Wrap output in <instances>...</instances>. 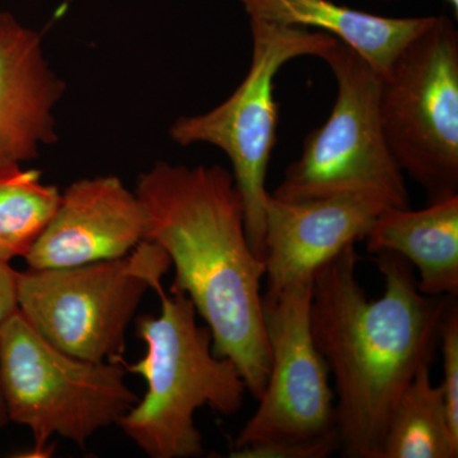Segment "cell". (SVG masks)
<instances>
[{
    "label": "cell",
    "mask_w": 458,
    "mask_h": 458,
    "mask_svg": "<svg viewBox=\"0 0 458 458\" xmlns=\"http://www.w3.org/2000/svg\"><path fill=\"white\" fill-rule=\"evenodd\" d=\"M385 294L370 301L357 278L355 243L313 276V340L336 387L337 448L344 457L379 458L388 421L423 366H432L454 297L418 288L412 265L375 254Z\"/></svg>",
    "instance_id": "1"
},
{
    "label": "cell",
    "mask_w": 458,
    "mask_h": 458,
    "mask_svg": "<svg viewBox=\"0 0 458 458\" xmlns=\"http://www.w3.org/2000/svg\"><path fill=\"white\" fill-rule=\"evenodd\" d=\"M147 240L174 267L171 292L194 304L213 339L214 354L233 361L247 391L260 399L270 370L262 318L265 262L247 237L245 208L222 165L158 162L138 180Z\"/></svg>",
    "instance_id": "2"
},
{
    "label": "cell",
    "mask_w": 458,
    "mask_h": 458,
    "mask_svg": "<svg viewBox=\"0 0 458 458\" xmlns=\"http://www.w3.org/2000/svg\"><path fill=\"white\" fill-rule=\"evenodd\" d=\"M158 316H140L135 331L147 352L126 372L144 378L147 391L119 421L123 434L147 456L191 458L203 456V437L195 427L198 409L208 406L218 414H236L247 393L233 361L214 354L209 328L200 327L194 304L179 292L165 293Z\"/></svg>",
    "instance_id": "3"
},
{
    "label": "cell",
    "mask_w": 458,
    "mask_h": 458,
    "mask_svg": "<svg viewBox=\"0 0 458 458\" xmlns=\"http://www.w3.org/2000/svg\"><path fill=\"white\" fill-rule=\"evenodd\" d=\"M120 361H89L60 351L21 315L0 327V393L9 421L32 434L29 457H47L53 437L84 448L119 424L137 396Z\"/></svg>",
    "instance_id": "4"
},
{
    "label": "cell",
    "mask_w": 458,
    "mask_h": 458,
    "mask_svg": "<svg viewBox=\"0 0 458 458\" xmlns=\"http://www.w3.org/2000/svg\"><path fill=\"white\" fill-rule=\"evenodd\" d=\"M171 261L144 241L114 260L18 274V311L51 345L89 361L123 358L128 328Z\"/></svg>",
    "instance_id": "5"
},
{
    "label": "cell",
    "mask_w": 458,
    "mask_h": 458,
    "mask_svg": "<svg viewBox=\"0 0 458 458\" xmlns=\"http://www.w3.org/2000/svg\"><path fill=\"white\" fill-rule=\"evenodd\" d=\"M252 59L245 80L219 106L192 116H182L170 129V137L182 147L209 144L227 155L232 176L245 208L250 245L264 261L265 186L276 140L279 106L274 81L280 69L301 56L321 55L337 40L304 27L279 25L250 18Z\"/></svg>",
    "instance_id": "6"
},
{
    "label": "cell",
    "mask_w": 458,
    "mask_h": 458,
    "mask_svg": "<svg viewBox=\"0 0 458 458\" xmlns=\"http://www.w3.org/2000/svg\"><path fill=\"white\" fill-rule=\"evenodd\" d=\"M386 143L429 203L458 195V32L433 17L378 77Z\"/></svg>",
    "instance_id": "7"
},
{
    "label": "cell",
    "mask_w": 458,
    "mask_h": 458,
    "mask_svg": "<svg viewBox=\"0 0 458 458\" xmlns=\"http://www.w3.org/2000/svg\"><path fill=\"white\" fill-rule=\"evenodd\" d=\"M336 80V99L324 125L303 143L271 197L280 200L361 195L408 208L403 171L394 162L378 113V77L369 63L336 40L319 55Z\"/></svg>",
    "instance_id": "8"
},
{
    "label": "cell",
    "mask_w": 458,
    "mask_h": 458,
    "mask_svg": "<svg viewBox=\"0 0 458 458\" xmlns=\"http://www.w3.org/2000/svg\"><path fill=\"white\" fill-rule=\"evenodd\" d=\"M312 289L313 278H309L262 294L269 377L233 450L276 439L336 436L335 396L311 330Z\"/></svg>",
    "instance_id": "9"
},
{
    "label": "cell",
    "mask_w": 458,
    "mask_h": 458,
    "mask_svg": "<svg viewBox=\"0 0 458 458\" xmlns=\"http://www.w3.org/2000/svg\"><path fill=\"white\" fill-rule=\"evenodd\" d=\"M146 209L117 176L75 181L27 254L30 269H59L125 258L147 240Z\"/></svg>",
    "instance_id": "10"
},
{
    "label": "cell",
    "mask_w": 458,
    "mask_h": 458,
    "mask_svg": "<svg viewBox=\"0 0 458 458\" xmlns=\"http://www.w3.org/2000/svg\"><path fill=\"white\" fill-rule=\"evenodd\" d=\"M388 208L378 199L334 195L307 200L267 198L265 207V278L276 293L316 271L346 246L364 240Z\"/></svg>",
    "instance_id": "11"
},
{
    "label": "cell",
    "mask_w": 458,
    "mask_h": 458,
    "mask_svg": "<svg viewBox=\"0 0 458 458\" xmlns=\"http://www.w3.org/2000/svg\"><path fill=\"white\" fill-rule=\"evenodd\" d=\"M65 83L51 71L40 33L0 12V170L32 161L57 140Z\"/></svg>",
    "instance_id": "12"
},
{
    "label": "cell",
    "mask_w": 458,
    "mask_h": 458,
    "mask_svg": "<svg viewBox=\"0 0 458 458\" xmlns=\"http://www.w3.org/2000/svg\"><path fill=\"white\" fill-rule=\"evenodd\" d=\"M372 254L394 252L418 269V288L430 297L458 294V195L420 210L386 208L364 237Z\"/></svg>",
    "instance_id": "13"
},
{
    "label": "cell",
    "mask_w": 458,
    "mask_h": 458,
    "mask_svg": "<svg viewBox=\"0 0 458 458\" xmlns=\"http://www.w3.org/2000/svg\"><path fill=\"white\" fill-rule=\"evenodd\" d=\"M250 18L279 25L318 29L360 54L377 77L385 74L403 47L433 17L376 16L330 0H238Z\"/></svg>",
    "instance_id": "14"
},
{
    "label": "cell",
    "mask_w": 458,
    "mask_h": 458,
    "mask_svg": "<svg viewBox=\"0 0 458 458\" xmlns=\"http://www.w3.org/2000/svg\"><path fill=\"white\" fill-rule=\"evenodd\" d=\"M458 434L452 429L439 386L430 366L411 379L394 408L379 458H457Z\"/></svg>",
    "instance_id": "15"
},
{
    "label": "cell",
    "mask_w": 458,
    "mask_h": 458,
    "mask_svg": "<svg viewBox=\"0 0 458 458\" xmlns=\"http://www.w3.org/2000/svg\"><path fill=\"white\" fill-rule=\"evenodd\" d=\"M62 192L22 165L0 170V260L25 259L55 214Z\"/></svg>",
    "instance_id": "16"
},
{
    "label": "cell",
    "mask_w": 458,
    "mask_h": 458,
    "mask_svg": "<svg viewBox=\"0 0 458 458\" xmlns=\"http://www.w3.org/2000/svg\"><path fill=\"white\" fill-rule=\"evenodd\" d=\"M443 379L439 385L452 429L458 434V309L452 303L441 328Z\"/></svg>",
    "instance_id": "17"
},
{
    "label": "cell",
    "mask_w": 458,
    "mask_h": 458,
    "mask_svg": "<svg viewBox=\"0 0 458 458\" xmlns=\"http://www.w3.org/2000/svg\"><path fill=\"white\" fill-rule=\"evenodd\" d=\"M337 448V436L315 439H276L229 452L231 458H327Z\"/></svg>",
    "instance_id": "18"
},
{
    "label": "cell",
    "mask_w": 458,
    "mask_h": 458,
    "mask_svg": "<svg viewBox=\"0 0 458 458\" xmlns=\"http://www.w3.org/2000/svg\"><path fill=\"white\" fill-rule=\"evenodd\" d=\"M18 271L0 260V327L18 311Z\"/></svg>",
    "instance_id": "19"
},
{
    "label": "cell",
    "mask_w": 458,
    "mask_h": 458,
    "mask_svg": "<svg viewBox=\"0 0 458 458\" xmlns=\"http://www.w3.org/2000/svg\"><path fill=\"white\" fill-rule=\"evenodd\" d=\"M9 423L7 410H5L4 401H3L2 393H0V429Z\"/></svg>",
    "instance_id": "20"
},
{
    "label": "cell",
    "mask_w": 458,
    "mask_h": 458,
    "mask_svg": "<svg viewBox=\"0 0 458 458\" xmlns=\"http://www.w3.org/2000/svg\"><path fill=\"white\" fill-rule=\"evenodd\" d=\"M381 2H391V0H381ZM448 3L454 8V13H458V0H447Z\"/></svg>",
    "instance_id": "21"
}]
</instances>
